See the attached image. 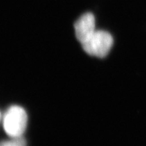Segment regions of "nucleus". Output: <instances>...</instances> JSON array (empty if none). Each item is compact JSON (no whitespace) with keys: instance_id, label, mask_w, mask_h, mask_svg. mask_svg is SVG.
I'll use <instances>...</instances> for the list:
<instances>
[{"instance_id":"nucleus-1","label":"nucleus","mask_w":146,"mask_h":146,"mask_svg":"<svg viewBox=\"0 0 146 146\" xmlns=\"http://www.w3.org/2000/svg\"><path fill=\"white\" fill-rule=\"evenodd\" d=\"M27 114L23 108L12 106L7 110L2 117L5 132L10 137H22L26 130Z\"/></svg>"},{"instance_id":"nucleus-2","label":"nucleus","mask_w":146,"mask_h":146,"mask_svg":"<svg viewBox=\"0 0 146 146\" xmlns=\"http://www.w3.org/2000/svg\"><path fill=\"white\" fill-rule=\"evenodd\" d=\"M113 45L112 35L104 31H96L86 42L83 43V50L89 55L104 58Z\"/></svg>"},{"instance_id":"nucleus-3","label":"nucleus","mask_w":146,"mask_h":146,"mask_svg":"<svg viewBox=\"0 0 146 146\" xmlns=\"http://www.w3.org/2000/svg\"><path fill=\"white\" fill-rule=\"evenodd\" d=\"M75 35L78 41L83 44L86 42L96 31V21L91 13L82 15L74 23Z\"/></svg>"},{"instance_id":"nucleus-4","label":"nucleus","mask_w":146,"mask_h":146,"mask_svg":"<svg viewBox=\"0 0 146 146\" xmlns=\"http://www.w3.org/2000/svg\"><path fill=\"white\" fill-rule=\"evenodd\" d=\"M26 141L22 137H11L10 139L0 141V146H26Z\"/></svg>"},{"instance_id":"nucleus-5","label":"nucleus","mask_w":146,"mask_h":146,"mask_svg":"<svg viewBox=\"0 0 146 146\" xmlns=\"http://www.w3.org/2000/svg\"><path fill=\"white\" fill-rule=\"evenodd\" d=\"M1 119H2V117H1V113H0V121H1Z\"/></svg>"}]
</instances>
